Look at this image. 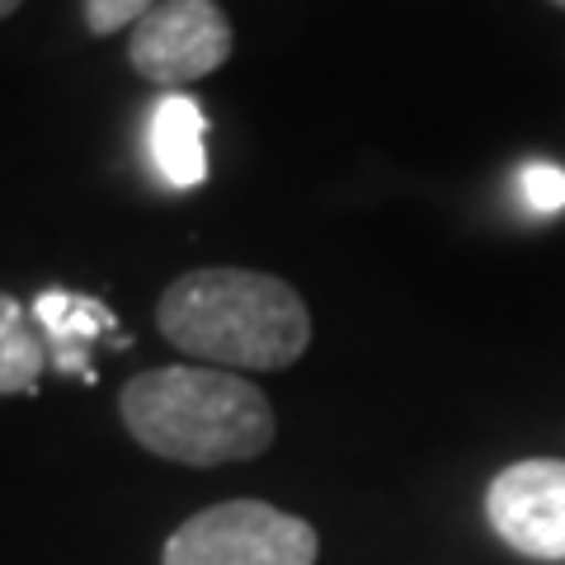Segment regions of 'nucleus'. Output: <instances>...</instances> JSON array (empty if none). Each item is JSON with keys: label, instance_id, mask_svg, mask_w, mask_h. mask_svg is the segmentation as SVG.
I'll use <instances>...</instances> for the list:
<instances>
[{"label": "nucleus", "instance_id": "nucleus-7", "mask_svg": "<svg viewBox=\"0 0 565 565\" xmlns=\"http://www.w3.org/2000/svg\"><path fill=\"white\" fill-rule=\"evenodd\" d=\"M33 316H39V326L52 334V353H57L62 373L90 377L85 373V349H90L99 334L114 330V311L104 302H90V297H71L62 288H52L33 302Z\"/></svg>", "mask_w": 565, "mask_h": 565}, {"label": "nucleus", "instance_id": "nucleus-12", "mask_svg": "<svg viewBox=\"0 0 565 565\" xmlns=\"http://www.w3.org/2000/svg\"><path fill=\"white\" fill-rule=\"evenodd\" d=\"M552 6H556V10H565V0H552Z\"/></svg>", "mask_w": 565, "mask_h": 565}, {"label": "nucleus", "instance_id": "nucleus-11", "mask_svg": "<svg viewBox=\"0 0 565 565\" xmlns=\"http://www.w3.org/2000/svg\"><path fill=\"white\" fill-rule=\"evenodd\" d=\"M20 6H24V0H0V20H10V14L20 10Z\"/></svg>", "mask_w": 565, "mask_h": 565}, {"label": "nucleus", "instance_id": "nucleus-6", "mask_svg": "<svg viewBox=\"0 0 565 565\" xmlns=\"http://www.w3.org/2000/svg\"><path fill=\"white\" fill-rule=\"evenodd\" d=\"M203 109L199 99H189L180 90H170L151 109V161L161 170V180L170 189H193L207 174V151H203Z\"/></svg>", "mask_w": 565, "mask_h": 565}, {"label": "nucleus", "instance_id": "nucleus-2", "mask_svg": "<svg viewBox=\"0 0 565 565\" xmlns=\"http://www.w3.org/2000/svg\"><path fill=\"white\" fill-rule=\"evenodd\" d=\"M128 434L184 467L250 462L274 444V411L255 382L226 367H151L118 396Z\"/></svg>", "mask_w": 565, "mask_h": 565}, {"label": "nucleus", "instance_id": "nucleus-5", "mask_svg": "<svg viewBox=\"0 0 565 565\" xmlns=\"http://www.w3.org/2000/svg\"><path fill=\"white\" fill-rule=\"evenodd\" d=\"M486 519L519 556L565 561V462L527 457L504 467L486 490Z\"/></svg>", "mask_w": 565, "mask_h": 565}, {"label": "nucleus", "instance_id": "nucleus-9", "mask_svg": "<svg viewBox=\"0 0 565 565\" xmlns=\"http://www.w3.org/2000/svg\"><path fill=\"white\" fill-rule=\"evenodd\" d=\"M519 193H523L527 207L542 212V217H552V212H565V170H561V166H546V161L523 166Z\"/></svg>", "mask_w": 565, "mask_h": 565}, {"label": "nucleus", "instance_id": "nucleus-4", "mask_svg": "<svg viewBox=\"0 0 565 565\" xmlns=\"http://www.w3.org/2000/svg\"><path fill=\"white\" fill-rule=\"evenodd\" d=\"M226 57H232V20L217 0H161L132 24L128 39L137 76L166 90L212 76Z\"/></svg>", "mask_w": 565, "mask_h": 565}, {"label": "nucleus", "instance_id": "nucleus-10", "mask_svg": "<svg viewBox=\"0 0 565 565\" xmlns=\"http://www.w3.org/2000/svg\"><path fill=\"white\" fill-rule=\"evenodd\" d=\"M161 0H85V24L99 39H109L118 29H132L141 14H151Z\"/></svg>", "mask_w": 565, "mask_h": 565}, {"label": "nucleus", "instance_id": "nucleus-3", "mask_svg": "<svg viewBox=\"0 0 565 565\" xmlns=\"http://www.w3.org/2000/svg\"><path fill=\"white\" fill-rule=\"evenodd\" d=\"M316 527L259 500L212 504L166 542V565H316Z\"/></svg>", "mask_w": 565, "mask_h": 565}, {"label": "nucleus", "instance_id": "nucleus-8", "mask_svg": "<svg viewBox=\"0 0 565 565\" xmlns=\"http://www.w3.org/2000/svg\"><path fill=\"white\" fill-rule=\"evenodd\" d=\"M43 367H47V349L39 330L29 326L24 307L10 292H0V396L39 392Z\"/></svg>", "mask_w": 565, "mask_h": 565}, {"label": "nucleus", "instance_id": "nucleus-1", "mask_svg": "<svg viewBox=\"0 0 565 565\" xmlns=\"http://www.w3.org/2000/svg\"><path fill=\"white\" fill-rule=\"evenodd\" d=\"M156 326L166 340L226 373H274L307 353V302L274 274L255 269H193L174 278Z\"/></svg>", "mask_w": 565, "mask_h": 565}]
</instances>
